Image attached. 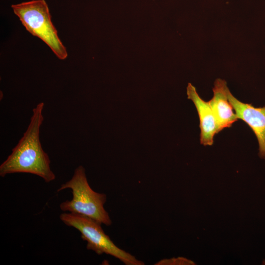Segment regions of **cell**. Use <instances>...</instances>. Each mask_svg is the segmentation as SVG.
Returning a JSON list of instances; mask_svg holds the SVG:
<instances>
[{
	"label": "cell",
	"instance_id": "cell-6",
	"mask_svg": "<svg viewBox=\"0 0 265 265\" xmlns=\"http://www.w3.org/2000/svg\"><path fill=\"white\" fill-rule=\"evenodd\" d=\"M186 93L187 98L194 103L199 116L200 143L204 146H211L214 135L218 132L216 119L210 103L201 98L195 87L190 83H188Z\"/></svg>",
	"mask_w": 265,
	"mask_h": 265
},
{
	"label": "cell",
	"instance_id": "cell-2",
	"mask_svg": "<svg viewBox=\"0 0 265 265\" xmlns=\"http://www.w3.org/2000/svg\"><path fill=\"white\" fill-rule=\"evenodd\" d=\"M67 188L72 190V199L60 204L61 211L89 217L101 224L106 226L111 224L109 214L104 208L106 196L105 193L97 192L91 188L85 169L82 165L75 169L72 178L62 184L57 191Z\"/></svg>",
	"mask_w": 265,
	"mask_h": 265
},
{
	"label": "cell",
	"instance_id": "cell-8",
	"mask_svg": "<svg viewBox=\"0 0 265 265\" xmlns=\"http://www.w3.org/2000/svg\"><path fill=\"white\" fill-rule=\"evenodd\" d=\"M191 264V262L183 258L162 259L155 264L156 265Z\"/></svg>",
	"mask_w": 265,
	"mask_h": 265
},
{
	"label": "cell",
	"instance_id": "cell-7",
	"mask_svg": "<svg viewBox=\"0 0 265 265\" xmlns=\"http://www.w3.org/2000/svg\"><path fill=\"white\" fill-rule=\"evenodd\" d=\"M228 89L225 80L216 79L212 88L213 97L209 101L216 119L218 132L231 127L238 120L228 99Z\"/></svg>",
	"mask_w": 265,
	"mask_h": 265
},
{
	"label": "cell",
	"instance_id": "cell-3",
	"mask_svg": "<svg viewBox=\"0 0 265 265\" xmlns=\"http://www.w3.org/2000/svg\"><path fill=\"white\" fill-rule=\"evenodd\" d=\"M11 8L26 29L45 43L55 55L64 60L68 56L52 20L45 0H32L13 4Z\"/></svg>",
	"mask_w": 265,
	"mask_h": 265
},
{
	"label": "cell",
	"instance_id": "cell-4",
	"mask_svg": "<svg viewBox=\"0 0 265 265\" xmlns=\"http://www.w3.org/2000/svg\"><path fill=\"white\" fill-rule=\"evenodd\" d=\"M59 218L66 225L78 230L87 241L86 248L98 255H111L126 265H143L144 262L117 247L106 235L100 223L89 217L72 212L61 213Z\"/></svg>",
	"mask_w": 265,
	"mask_h": 265
},
{
	"label": "cell",
	"instance_id": "cell-1",
	"mask_svg": "<svg viewBox=\"0 0 265 265\" xmlns=\"http://www.w3.org/2000/svg\"><path fill=\"white\" fill-rule=\"evenodd\" d=\"M44 103H38L32 109L28 127L11 153L0 165L2 177L13 173H29L38 176L46 183L55 179L51 170V161L40 140V128L44 121Z\"/></svg>",
	"mask_w": 265,
	"mask_h": 265
},
{
	"label": "cell",
	"instance_id": "cell-5",
	"mask_svg": "<svg viewBox=\"0 0 265 265\" xmlns=\"http://www.w3.org/2000/svg\"><path fill=\"white\" fill-rule=\"evenodd\" d=\"M227 97L238 119L245 122L255 134L259 143V155L265 159V106L256 107L236 98L228 89Z\"/></svg>",
	"mask_w": 265,
	"mask_h": 265
}]
</instances>
